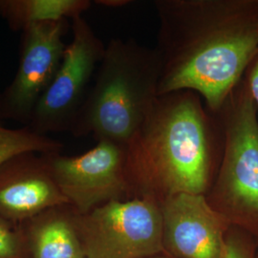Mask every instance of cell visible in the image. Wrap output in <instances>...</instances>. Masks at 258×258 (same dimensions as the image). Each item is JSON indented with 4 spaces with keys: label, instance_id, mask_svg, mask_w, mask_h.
Returning a JSON list of instances; mask_svg holds the SVG:
<instances>
[{
    "label": "cell",
    "instance_id": "obj_7",
    "mask_svg": "<svg viewBox=\"0 0 258 258\" xmlns=\"http://www.w3.org/2000/svg\"><path fill=\"white\" fill-rule=\"evenodd\" d=\"M44 156L61 194L81 214L112 201L132 199L122 146L100 141L79 156H64L60 152Z\"/></svg>",
    "mask_w": 258,
    "mask_h": 258
},
{
    "label": "cell",
    "instance_id": "obj_18",
    "mask_svg": "<svg viewBox=\"0 0 258 258\" xmlns=\"http://www.w3.org/2000/svg\"><path fill=\"white\" fill-rule=\"evenodd\" d=\"M150 258H174L171 257V256H169V255H166L165 253H161V254H158V255H155V256H152V257Z\"/></svg>",
    "mask_w": 258,
    "mask_h": 258
},
{
    "label": "cell",
    "instance_id": "obj_17",
    "mask_svg": "<svg viewBox=\"0 0 258 258\" xmlns=\"http://www.w3.org/2000/svg\"><path fill=\"white\" fill-rule=\"evenodd\" d=\"M97 3H99L100 5H105V6H109V7H120L125 5L126 3H129V1H124V0H120V1H97Z\"/></svg>",
    "mask_w": 258,
    "mask_h": 258
},
{
    "label": "cell",
    "instance_id": "obj_10",
    "mask_svg": "<svg viewBox=\"0 0 258 258\" xmlns=\"http://www.w3.org/2000/svg\"><path fill=\"white\" fill-rule=\"evenodd\" d=\"M67 204L44 154L22 152L0 164V216L5 220L28 221Z\"/></svg>",
    "mask_w": 258,
    "mask_h": 258
},
{
    "label": "cell",
    "instance_id": "obj_12",
    "mask_svg": "<svg viewBox=\"0 0 258 258\" xmlns=\"http://www.w3.org/2000/svg\"><path fill=\"white\" fill-rule=\"evenodd\" d=\"M89 0H0V18L13 31H23L36 23L83 16Z\"/></svg>",
    "mask_w": 258,
    "mask_h": 258
},
{
    "label": "cell",
    "instance_id": "obj_8",
    "mask_svg": "<svg viewBox=\"0 0 258 258\" xmlns=\"http://www.w3.org/2000/svg\"><path fill=\"white\" fill-rule=\"evenodd\" d=\"M67 20L36 23L22 32L19 63L12 83L0 93V119L27 126L62 61Z\"/></svg>",
    "mask_w": 258,
    "mask_h": 258
},
{
    "label": "cell",
    "instance_id": "obj_6",
    "mask_svg": "<svg viewBox=\"0 0 258 258\" xmlns=\"http://www.w3.org/2000/svg\"><path fill=\"white\" fill-rule=\"evenodd\" d=\"M71 27L72 40L27 125L41 135L69 131L105 52L106 45L83 16L72 19Z\"/></svg>",
    "mask_w": 258,
    "mask_h": 258
},
{
    "label": "cell",
    "instance_id": "obj_4",
    "mask_svg": "<svg viewBox=\"0 0 258 258\" xmlns=\"http://www.w3.org/2000/svg\"><path fill=\"white\" fill-rule=\"evenodd\" d=\"M257 110L243 78L215 114L221 124L223 153L205 197L231 227L247 232L258 245Z\"/></svg>",
    "mask_w": 258,
    "mask_h": 258
},
{
    "label": "cell",
    "instance_id": "obj_16",
    "mask_svg": "<svg viewBox=\"0 0 258 258\" xmlns=\"http://www.w3.org/2000/svg\"><path fill=\"white\" fill-rule=\"evenodd\" d=\"M244 79L249 86L251 97L258 108V53L248 67Z\"/></svg>",
    "mask_w": 258,
    "mask_h": 258
},
{
    "label": "cell",
    "instance_id": "obj_2",
    "mask_svg": "<svg viewBox=\"0 0 258 258\" xmlns=\"http://www.w3.org/2000/svg\"><path fill=\"white\" fill-rule=\"evenodd\" d=\"M191 90L158 97L125 147L131 198L158 204L177 194L206 195L221 163L223 133L215 114Z\"/></svg>",
    "mask_w": 258,
    "mask_h": 258
},
{
    "label": "cell",
    "instance_id": "obj_3",
    "mask_svg": "<svg viewBox=\"0 0 258 258\" xmlns=\"http://www.w3.org/2000/svg\"><path fill=\"white\" fill-rule=\"evenodd\" d=\"M161 72L156 48L111 39L69 132L125 148L156 102Z\"/></svg>",
    "mask_w": 258,
    "mask_h": 258
},
{
    "label": "cell",
    "instance_id": "obj_19",
    "mask_svg": "<svg viewBox=\"0 0 258 258\" xmlns=\"http://www.w3.org/2000/svg\"><path fill=\"white\" fill-rule=\"evenodd\" d=\"M257 258H258V251H257Z\"/></svg>",
    "mask_w": 258,
    "mask_h": 258
},
{
    "label": "cell",
    "instance_id": "obj_1",
    "mask_svg": "<svg viewBox=\"0 0 258 258\" xmlns=\"http://www.w3.org/2000/svg\"><path fill=\"white\" fill-rule=\"evenodd\" d=\"M159 96L191 90L216 114L258 53V0H155Z\"/></svg>",
    "mask_w": 258,
    "mask_h": 258
},
{
    "label": "cell",
    "instance_id": "obj_9",
    "mask_svg": "<svg viewBox=\"0 0 258 258\" xmlns=\"http://www.w3.org/2000/svg\"><path fill=\"white\" fill-rule=\"evenodd\" d=\"M161 206L164 253L174 258H225L231 226L205 195L181 194Z\"/></svg>",
    "mask_w": 258,
    "mask_h": 258
},
{
    "label": "cell",
    "instance_id": "obj_5",
    "mask_svg": "<svg viewBox=\"0 0 258 258\" xmlns=\"http://www.w3.org/2000/svg\"><path fill=\"white\" fill-rule=\"evenodd\" d=\"M75 228L85 258H150L164 253L160 204L133 198L75 211Z\"/></svg>",
    "mask_w": 258,
    "mask_h": 258
},
{
    "label": "cell",
    "instance_id": "obj_13",
    "mask_svg": "<svg viewBox=\"0 0 258 258\" xmlns=\"http://www.w3.org/2000/svg\"><path fill=\"white\" fill-rule=\"evenodd\" d=\"M63 145L58 140L38 134L29 126L6 127L0 119V164L22 152L41 154L61 152Z\"/></svg>",
    "mask_w": 258,
    "mask_h": 258
},
{
    "label": "cell",
    "instance_id": "obj_15",
    "mask_svg": "<svg viewBox=\"0 0 258 258\" xmlns=\"http://www.w3.org/2000/svg\"><path fill=\"white\" fill-rule=\"evenodd\" d=\"M22 248L19 234L0 216V258H23Z\"/></svg>",
    "mask_w": 258,
    "mask_h": 258
},
{
    "label": "cell",
    "instance_id": "obj_14",
    "mask_svg": "<svg viewBox=\"0 0 258 258\" xmlns=\"http://www.w3.org/2000/svg\"><path fill=\"white\" fill-rule=\"evenodd\" d=\"M258 245L247 232L231 227L227 235L225 258H257Z\"/></svg>",
    "mask_w": 258,
    "mask_h": 258
},
{
    "label": "cell",
    "instance_id": "obj_11",
    "mask_svg": "<svg viewBox=\"0 0 258 258\" xmlns=\"http://www.w3.org/2000/svg\"><path fill=\"white\" fill-rule=\"evenodd\" d=\"M70 205L48 210L28 220L33 258H85Z\"/></svg>",
    "mask_w": 258,
    "mask_h": 258
}]
</instances>
